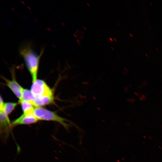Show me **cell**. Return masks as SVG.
<instances>
[{
    "label": "cell",
    "instance_id": "cell-7",
    "mask_svg": "<svg viewBox=\"0 0 162 162\" xmlns=\"http://www.w3.org/2000/svg\"><path fill=\"white\" fill-rule=\"evenodd\" d=\"M20 103L21 104L23 114L26 115L34 114L35 107L32 104L24 101L21 102Z\"/></svg>",
    "mask_w": 162,
    "mask_h": 162
},
{
    "label": "cell",
    "instance_id": "cell-14",
    "mask_svg": "<svg viewBox=\"0 0 162 162\" xmlns=\"http://www.w3.org/2000/svg\"><path fill=\"white\" fill-rule=\"evenodd\" d=\"M156 50H157V51H158V50L157 49V48H156Z\"/></svg>",
    "mask_w": 162,
    "mask_h": 162
},
{
    "label": "cell",
    "instance_id": "cell-13",
    "mask_svg": "<svg viewBox=\"0 0 162 162\" xmlns=\"http://www.w3.org/2000/svg\"><path fill=\"white\" fill-rule=\"evenodd\" d=\"M149 3L152 6V4L151 2H150Z\"/></svg>",
    "mask_w": 162,
    "mask_h": 162
},
{
    "label": "cell",
    "instance_id": "cell-1",
    "mask_svg": "<svg viewBox=\"0 0 162 162\" xmlns=\"http://www.w3.org/2000/svg\"><path fill=\"white\" fill-rule=\"evenodd\" d=\"M30 90L34 97V106L35 107L54 103L53 90L44 81L37 79L33 82Z\"/></svg>",
    "mask_w": 162,
    "mask_h": 162
},
{
    "label": "cell",
    "instance_id": "cell-10",
    "mask_svg": "<svg viewBox=\"0 0 162 162\" xmlns=\"http://www.w3.org/2000/svg\"><path fill=\"white\" fill-rule=\"evenodd\" d=\"M5 103L4 102L3 98L1 96H0V111H3Z\"/></svg>",
    "mask_w": 162,
    "mask_h": 162
},
{
    "label": "cell",
    "instance_id": "cell-11",
    "mask_svg": "<svg viewBox=\"0 0 162 162\" xmlns=\"http://www.w3.org/2000/svg\"><path fill=\"white\" fill-rule=\"evenodd\" d=\"M130 36L131 37H133V35L132 34H130Z\"/></svg>",
    "mask_w": 162,
    "mask_h": 162
},
{
    "label": "cell",
    "instance_id": "cell-3",
    "mask_svg": "<svg viewBox=\"0 0 162 162\" xmlns=\"http://www.w3.org/2000/svg\"><path fill=\"white\" fill-rule=\"evenodd\" d=\"M34 113L38 120L52 121L59 123L65 128L68 126L65 122L66 120L53 112L49 110L41 107L35 108Z\"/></svg>",
    "mask_w": 162,
    "mask_h": 162
},
{
    "label": "cell",
    "instance_id": "cell-4",
    "mask_svg": "<svg viewBox=\"0 0 162 162\" xmlns=\"http://www.w3.org/2000/svg\"><path fill=\"white\" fill-rule=\"evenodd\" d=\"M2 78L5 82L6 85L19 99V103L22 100V94L24 88L14 78L11 80H8L4 77H2Z\"/></svg>",
    "mask_w": 162,
    "mask_h": 162
},
{
    "label": "cell",
    "instance_id": "cell-2",
    "mask_svg": "<svg viewBox=\"0 0 162 162\" xmlns=\"http://www.w3.org/2000/svg\"><path fill=\"white\" fill-rule=\"evenodd\" d=\"M19 51L31 75L33 83L37 80L40 60L43 50L38 54L33 50L30 44L26 43L20 46Z\"/></svg>",
    "mask_w": 162,
    "mask_h": 162
},
{
    "label": "cell",
    "instance_id": "cell-9",
    "mask_svg": "<svg viewBox=\"0 0 162 162\" xmlns=\"http://www.w3.org/2000/svg\"><path fill=\"white\" fill-rule=\"evenodd\" d=\"M17 104V103L11 102L5 103L4 104L3 111L8 116L14 110Z\"/></svg>",
    "mask_w": 162,
    "mask_h": 162
},
{
    "label": "cell",
    "instance_id": "cell-12",
    "mask_svg": "<svg viewBox=\"0 0 162 162\" xmlns=\"http://www.w3.org/2000/svg\"><path fill=\"white\" fill-rule=\"evenodd\" d=\"M145 55L147 57H148V55L147 54H146H146H145Z\"/></svg>",
    "mask_w": 162,
    "mask_h": 162
},
{
    "label": "cell",
    "instance_id": "cell-8",
    "mask_svg": "<svg viewBox=\"0 0 162 162\" xmlns=\"http://www.w3.org/2000/svg\"><path fill=\"white\" fill-rule=\"evenodd\" d=\"M22 101L29 102L34 106V97L31 90L24 89L22 94V100L21 102Z\"/></svg>",
    "mask_w": 162,
    "mask_h": 162
},
{
    "label": "cell",
    "instance_id": "cell-6",
    "mask_svg": "<svg viewBox=\"0 0 162 162\" xmlns=\"http://www.w3.org/2000/svg\"><path fill=\"white\" fill-rule=\"evenodd\" d=\"M0 125L1 133L7 134L9 133V129L12 127L8 116L4 111L0 112Z\"/></svg>",
    "mask_w": 162,
    "mask_h": 162
},
{
    "label": "cell",
    "instance_id": "cell-5",
    "mask_svg": "<svg viewBox=\"0 0 162 162\" xmlns=\"http://www.w3.org/2000/svg\"><path fill=\"white\" fill-rule=\"evenodd\" d=\"M38 119L34 113L30 114H22L11 123L12 127L20 125H28L36 123Z\"/></svg>",
    "mask_w": 162,
    "mask_h": 162
}]
</instances>
